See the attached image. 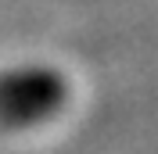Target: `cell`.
Returning <instances> with one entry per match:
<instances>
[{
	"label": "cell",
	"mask_w": 158,
	"mask_h": 154,
	"mask_svg": "<svg viewBox=\"0 0 158 154\" xmlns=\"http://www.w3.org/2000/svg\"><path fill=\"white\" fill-rule=\"evenodd\" d=\"M65 104V79L50 68H25L0 79V125H25Z\"/></svg>",
	"instance_id": "1"
}]
</instances>
